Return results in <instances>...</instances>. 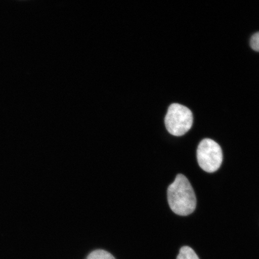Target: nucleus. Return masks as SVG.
Segmentation results:
<instances>
[{
    "mask_svg": "<svg viewBox=\"0 0 259 259\" xmlns=\"http://www.w3.org/2000/svg\"><path fill=\"white\" fill-rule=\"evenodd\" d=\"M177 259H199L195 251L189 246H184L180 249Z\"/></svg>",
    "mask_w": 259,
    "mask_h": 259,
    "instance_id": "obj_5",
    "label": "nucleus"
},
{
    "mask_svg": "<svg viewBox=\"0 0 259 259\" xmlns=\"http://www.w3.org/2000/svg\"><path fill=\"white\" fill-rule=\"evenodd\" d=\"M250 46L254 51L259 52V32L252 35Z\"/></svg>",
    "mask_w": 259,
    "mask_h": 259,
    "instance_id": "obj_6",
    "label": "nucleus"
},
{
    "mask_svg": "<svg viewBox=\"0 0 259 259\" xmlns=\"http://www.w3.org/2000/svg\"><path fill=\"white\" fill-rule=\"evenodd\" d=\"M167 200L171 210L177 215H189L195 210L196 194L184 175L178 174L174 182L168 187Z\"/></svg>",
    "mask_w": 259,
    "mask_h": 259,
    "instance_id": "obj_1",
    "label": "nucleus"
},
{
    "mask_svg": "<svg viewBox=\"0 0 259 259\" xmlns=\"http://www.w3.org/2000/svg\"><path fill=\"white\" fill-rule=\"evenodd\" d=\"M192 111L182 105L173 103L167 110L164 123L168 132L176 137L185 135L192 127Z\"/></svg>",
    "mask_w": 259,
    "mask_h": 259,
    "instance_id": "obj_2",
    "label": "nucleus"
},
{
    "mask_svg": "<svg viewBox=\"0 0 259 259\" xmlns=\"http://www.w3.org/2000/svg\"><path fill=\"white\" fill-rule=\"evenodd\" d=\"M85 259H116L111 252L103 249H96L87 255Z\"/></svg>",
    "mask_w": 259,
    "mask_h": 259,
    "instance_id": "obj_4",
    "label": "nucleus"
},
{
    "mask_svg": "<svg viewBox=\"0 0 259 259\" xmlns=\"http://www.w3.org/2000/svg\"><path fill=\"white\" fill-rule=\"evenodd\" d=\"M197 161L200 167L208 173H213L221 166L223 153L221 147L210 139H204L197 150Z\"/></svg>",
    "mask_w": 259,
    "mask_h": 259,
    "instance_id": "obj_3",
    "label": "nucleus"
}]
</instances>
